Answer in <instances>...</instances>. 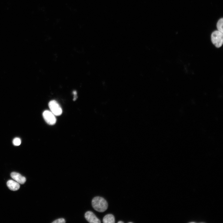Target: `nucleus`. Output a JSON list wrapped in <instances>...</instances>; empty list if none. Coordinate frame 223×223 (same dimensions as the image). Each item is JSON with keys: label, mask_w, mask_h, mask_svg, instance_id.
Instances as JSON below:
<instances>
[{"label": "nucleus", "mask_w": 223, "mask_h": 223, "mask_svg": "<svg viewBox=\"0 0 223 223\" xmlns=\"http://www.w3.org/2000/svg\"><path fill=\"white\" fill-rule=\"evenodd\" d=\"M11 176L12 178L19 184H24L26 181V179L25 177L16 172L11 173Z\"/></svg>", "instance_id": "423d86ee"}, {"label": "nucleus", "mask_w": 223, "mask_h": 223, "mask_svg": "<svg viewBox=\"0 0 223 223\" xmlns=\"http://www.w3.org/2000/svg\"><path fill=\"white\" fill-rule=\"evenodd\" d=\"M92 205L94 210L99 212H104L108 208V203L106 200L100 196H96L93 198Z\"/></svg>", "instance_id": "f257e3e1"}, {"label": "nucleus", "mask_w": 223, "mask_h": 223, "mask_svg": "<svg viewBox=\"0 0 223 223\" xmlns=\"http://www.w3.org/2000/svg\"><path fill=\"white\" fill-rule=\"evenodd\" d=\"M211 40L216 47H221L223 43V33L217 30L214 31L211 35Z\"/></svg>", "instance_id": "f03ea898"}, {"label": "nucleus", "mask_w": 223, "mask_h": 223, "mask_svg": "<svg viewBox=\"0 0 223 223\" xmlns=\"http://www.w3.org/2000/svg\"><path fill=\"white\" fill-rule=\"evenodd\" d=\"M65 222V220L63 218L58 219L52 222V223H64Z\"/></svg>", "instance_id": "9b49d317"}, {"label": "nucleus", "mask_w": 223, "mask_h": 223, "mask_svg": "<svg viewBox=\"0 0 223 223\" xmlns=\"http://www.w3.org/2000/svg\"><path fill=\"white\" fill-rule=\"evenodd\" d=\"M85 217L87 221L90 223H100L101 221L96 215L90 211L86 212L85 214Z\"/></svg>", "instance_id": "39448f33"}, {"label": "nucleus", "mask_w": 223, "mask_h": 223, "mask_svg": "<svg viewBox=\"0 0 223 223\" xmlns=\"http://www.w3.org/2000/svg\"><path fill=\"white\" fill-rule=\"evenodd\" d=\"M43 117L49 125H53L55 124L56 119L55 116L50 111L45 110L43 113Z\"/></svg>", "instance_id": "20e7f679"}, {"label": "nucleus", "mask_w": 223, "mask_h": 223, "mask_svg": "<svg viewBox=\"0 0 223 223\" xmlns=\"http://www.w3.org/2000/svg\"><path fill=\"white\" fill-rule=\"evenodd\" d=\"M103 222L104 223H114L115 217L112 214H109L105 215L103 218Z\"/></svg>", "instance_id": "6e6552de"}, {"label": "nucleus", "mask_w": 223, "mask_h": 223, "mask_svg": "<svg viewBox=\"0 0 223 223\" xmlns=\"http://www.w3.org/2000/svg\"><path fill=\"white\" fill-rule=\"evenodd\" d=\"M7 186L10 190L13 191L18 190L20 188V185L18 183L11 180L7 181Z\"/></svg>", "instance_id": "0eeeda50"}, {"label": "nucleus", "mask_w": 223, "mask_h": 223, "mask_svg": "<svg viewBox=\"0 0 223 223\" xmlns=\"http://www.w3.org/2000/svg\"><path fill=\"white\" fill-rule=\"evenodd\" d=\"M13 145L15 146H19L21 143L20 139L18 138H15L13 140Z\"/></svg>", "instance_id": "9d476101"}, {"label": "nucleus", "mask_w": 223, "mask_h": 223, "mask_svg": "<svg viewBox=\"0 0 223 223\" xmlns=\"http://www.w3.org/2000/svg\"><path fill=\"white\" fill-rule=\"evenodd\" d=\"M50 111L55 116H59L62 113V109L58 102L55 100L50 101L48 104Z\"/></svg>", "instance_id": "7ed1b4c3"}, {"label": "nucleus", "mask_w": 223, "mask_h": 223, "mask_svg": "<svg viewBox=\"0 0 223 223\" xmlns=\"http://www.w3.org/2000/svg\"><path fill=\"white\" fill-rule=\"evenodd\" d=\"M124 223V222H123V221H118V223Z\"/></svg>", "instance_id": "ddd939ff"}, {"label": "nucleus", "mask_w": 223, "mask_h": 223, "mask_svg": "<svg viewBox=\"0 0 223 223\" xmlns=\"http://www.w3.org/2000/svg\"><path fill=\"white\" fill-rule=\"evenodd\" d=\"M223 19L222 18L218 20L216 24L217 30L222 33H223Z\"/></svg>", "instance_id": "1a4fd4ad"}, {"label": "nucleus", "mask_w": 223, "mask_h": 223, "mask_svg": "<svg viewBox=\"0 0 223 223\" xmlns=\"http://www.w3.org/2000/svg\"><path fill=\"white\" fill-rule=\"evenodd\" d=\"M73 94L74 95V98L73 100L74 101H75L77 98V92L76 91H74L73 92Z\"/></svg>", "instance_id": "f8f14e48"}]
</instances>
